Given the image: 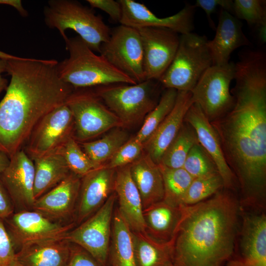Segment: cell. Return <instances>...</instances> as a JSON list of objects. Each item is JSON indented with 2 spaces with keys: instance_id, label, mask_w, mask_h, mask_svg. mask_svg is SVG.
Listing matches in <instances>:
<instances>
[{
  "instance_id": "obj_1",
  "label": "cell",
  "mask_w": 266,
  "mask_h": 266,
  "mask_svg": "<svg viewBox=\"0 0 266 266\" xmlns=\"http://www.w3.org/2000/svg\"><path fill=\"white\" fill-rule=\"evenodd\" d=\"M232 108L210 122L240 190V204L265 207L266 65L246 60L235 65Z\"/></svg>"
},
{
  "instance_id": "obj_2",
  "label": "cell",
  "mask_w": 266,
  "mask_h": 266,
  "mask_svg": "<svg viewBox=\"0 0 266 266\" xmlns=\"http://www.w3.org/2000/svg\"><path fill=\"white\" fill-rule=\"evenodd\" d=\"M55 60H7L11 76L0 101V152L9 158L23 148L39 121L65 104L74 90L60 77Z\"/></svg>"
},
{
  "instance_id": "obj_3",
  "label": "cell",
  "mask_w": 266,
  "mask_h": 266,
  "mask_svg": "<svg viewBox=\"0 0 266 266\" xmlns=\"http://www.w3.org/2000/svg\"><path fill=\"white\" fill-rule=\"evenodd\" d=\"M184 205L174 240L175 266H225L234 251L240 204L229 190Z\"/></svg>"
},
{
  "instance_id": "obj_4",
  "label": "cell",
  "mask_w": 266,
  "mask_h": 266,
  "mask_svg": "<svg viewBox=\"0 0 266 266\" xmlns=\"http://www.w3.org/2000/svg\"><path fill=\"white\" fill-rule=\"evenodd\" d=\"M69 57L58 63L60 78L75 89L115 83L137 84L97 55L79 37L64 39Z\"/></svg>"
},
{
  "instance_id": "obj_5",
  "label": "cell",
  "mask_w": 266,
  "mask_h": 266,
  "mask_svg": "<svg viewBox=\"0 0 266 266\" xmlns=\"http://www.w3.org/2000/svg\"><path fill=\"white\" fill-rule=\"evenodd\" d=\"M44 22L57 29L64 39L67 29L74 31L94 52L100 53L111 30L102 19L90 8L73 0H50L43 10Z\"/></svg>"
},
{
  "instance_id": "obj_6",
  "label": "cell",
  "mask_w": 266,
  "mask_h": 266,
  "mask_svg": "<svg viewBox=\"0 0 266 266\" xmlns=\"http://www.w3.org/2000/svg\"><path fill=\"white\" fill-rule=\"evenodd\" d=\"M205 35L192 32L181 34L170 65L158 80L165 89L191 92L213 65Z\"/></svg>"
},
{
  "instance_id": "obj_7",
  "label": "cell",
  "mask_w": 266,
  "mask_h": 266,
  "mask_svg": "<svg viewBox=\"0 0 266 266\" xmlns=\"http://www.w3.org/2000/svg\"><path fill=\"white\" fill-rule=\"evenodd\" d=\"M161 87L158 80H145L135 84L115 83L96 87L95 93L124 126L142 120L153 110L160 99Z\"/></svg>"
},
{
  "instance_id": "obj_8",
  "label": "cell",
  "mask_w": 266,
  "mask_h": 266,
  "mask_svg": "<svg viewBox=\"0 0 266 266\" xmlns=\"http://www.w3.org/2000/svg\"><path fill=\"white\" fill-rule=\"evenodd\" d=\"M65 103L73 117L72 137L76 141L84 142L111 129L123 126L95 92L74 89Z\"/></svg>"
},
{
  "instance_id": "obj_9",
  "label": "cell",
  "mask_w": 266,
  "mask_h": 266,
  "mask_svg": "<svg viewBox=\"0 0 266 266\" xmlns=\"http://www.w3.org/2000/svg\"><path fill=\"white\" fill-rule=\"evenodd\" d=\"M235 70L232 62L223 66L212 65L191 91L193 103L199 106L210 122L225 114L233 105L230 85Z\"/></svg>"
},
{
  "instance_id": "obj_10",
  "label": "cell",
  "mask_w": 266,
  "mask_h": 266,
  "mask_svg": "<svg viewBox=\"0 0 266 266\" xmlns=\"http://www.w3.org/2000/svg\"><path fill=\"white\" fill-rule=\"evenodd\" d=\"M113 192L94 213L70 231L65 237L88 252L101 266L108 258L114 203Z\"/></svg>"
},
{
  "instance_id": "obj_11",
  "label": "cell",
  "mask_w": 266,
  "mask_h": 266,
  "mask_svg": "<svg viewBox=\"0 0 266 266\" xmlns=\"http://www.w3.org/2000/svg\"><path fill=\"white\" fill-rule=\"evenodd\" d=\"M17 253L27 246L64 238L76 224L54 222L34 210L14 212L3 219Z\"/></svg>"
},
{
  "instance_id": "obj_12",
  "label": "cell",
  "mask_w": 266,
  "mask_h": 266,
  "mask_svg": "<svg viewBox=\"0 0 266 266\" xmlns=\"http://www.w3.org/2000/svg\"><path fill=\"white\" fill-rule=\"evenodd\" d=\"M265 208L241 206L239 226L233 252L225 266H266Z\"/></svg>"
},
{
  "instance_id": "obj_13",
  "label": "cell",
  "mask_w": 266,
  "mask_h": 266,
  "mask_svg": "<svg viewBox=\"0 0 266 266\" xmlns=\"http://www.w3.org/2000/svg\"><path fill=\"white\" fill-rule=\"evenodd\" d=\"M100 54L136 83L146 80L142 44L137 29L121 24L114 28L107 41L101 44Z\"/></svg>"
},
{
  "instance_id": "obj_14",
  "label": "cell",
  "mask_w": 266,
  "mask_h": 266,
  "mask_svg": "<svg viewBox=\"0 0 266 266\" xmlns=\"http://www.w3.org/2000/svg\"><path fill=\"white\" fill-rule=\"evenodd\" d=\"M74 120L66 103L44 116L37 124L24 149L33 159L62 148L73 136Z\"/></svg>"
},
{
  "instance_id": "obj_15",
  "label": "cell",
  "mask_w": 266,
  "mask_h": 266,
  "mask_svg": "<svg viewBox=\"0 0 266 266\" xmlns=\"http://www.w3.org/2000/svg\"><path fill=\"white\" fill-rule=\"evenodd\" d=\"M137 30L142 44L145 79L158 80L176 54L180 35L175 32L164 28Z\"/></svg>"
},
{
  "instance_id": "obj_16",
  "label": "cell",
  "mask_w": 266,
  "mask_h": 266,
  "mask_svg": "<svg viewBox=\"0 0 266 266\" xmlns=\"http://www.w3.org/2000/svg\"><path fill=\"white\" fill-rule=\"evenodd\" d=\"M122 7L121 25L136 29L144 28H164L181 34L192 32L196 7L187 3L176 14L160 18L145 5L133 0H119Z\"/></svg>"
},
{
  "instance_id": "obj_17",
  "label": "cell",
  "mask_w": 266,
  "mask_h": 266,
  "mask_svg": "<svg viewBox=\"0 0 266 266\" xmlns=\"http://www.w3.org/2000/svg\"><path fill=\"white\" fill-rule=\"evenodd\" d=\"M9 159L8 166L0 174V179L11 199L14 212L31 210L35 201L33 162L23 148Z\"/></svg>"
},
{
  "instance_id": "obj_18",
  "label": "cell",
  "mask_w": 266,
  "mask_h": 266,
  "mask_svg": "<svg viewBox=\"0 0 266 266\" xmlns=\"http://www.w3.org/2000/svg\"><path fill=\"white\" fill-rule=\"evenodd\" d=\"M80 177L71 173L66 178L36 199L32 210L54 222L68 224L74 218L81 184Z\"/></svg>"
},
{
  "instance_id": "obj_19",
  "label": "cell",
  "mask_w": 266,
  "mask_h": 266,
  "mask_svg": "<svg viewBox=\"0 0 266 266\" xmlns=\"http://www.w3.org/2000/svg\"><path fill=\"white\" fill-rule=\"evenodd\" d=\"M115 170L103 165L81 178L74 219L76 225L94 213L114 192Z\"/></svg>"
},
{
  "instance_id": "obj_20",
  "label": "cell",
  "mask_w": 266,
  "mask_h": 266,
  "mask_svg": "<svg viewBox=\"0 0 266 266\" xmlns=\"http://www.w3.org/2000/svg\"><path fill=\"white\" fill-rule=\"evenodd\" d=\"M184 121L194 129L199 143L215 164L223 181L224 189L234 190L237 180L226 162L218 136L197 104L193 103L191 105Z\"/></svg>"
},
{
  "instance_id": "obj_21",
  "label": "cell",
  "mask_w": 266,
  "mask_h": 266,
  "mask_svg": "<svg viewBox=\"0 0 266 266\" xmlns=\"http://www.w3.org/2000/svg\"><path fill=\"white\" fill-rule=\"evenodd\" d=\"M193 103L191 92L177 91L174 105L155 132L144 143V149L157 164L178 133L188 109Z\"/></svg>"
},
{
  "instance_id": "obj_22",
  "label": "cell",
  "mask_w": 266,
  "mask_h": 266,
  "mask_svg": "<svg viewBox=\"0 0 266 266\" xmlns=\"http://www.w3.org/2000/svg\"><path fill=\"white\" fill-rule=\"evenodd\" d=\"M215 31L214 38L207 42L213 65L228 64L233 51L240 47L251 45L242 31L239 20L222 9Z\"/></svg>"
},
{
  "instance_id": "obj_23",
  "label": "cell",
  "mask_w": 266,
  "mask_h": 266,
  "mask_svg": "<svg viewBox=\"0 0 266 266\" xmlns=\"http://www.w3.org/2000/svg\"><path fill=\"white\" fill-rule=\"evenodd\" d=\"M114 192L118 212L132 232H146L141 199L130 173V166L115 170Z\"/></svg>"
},
{
  "instance_id": "obj_24",
  "label": "cell",
  "mask_w": 266,
  "mask_h": 266,
  "mask_svg": "<svg viewBox=\"0 0 266 266\" xmlns=\"http://www.w3.org/2000/svg\"><path fill=\"white\" fill-rule=\"evenodd\" d=\"M130 166L131 175L139 193L143 209L163 200L164 187L159 165L145 153Z\"/></svg>"
},
{
  "instance_id": "obj_25",
  "label": "cell",
  "mask_w": 266,
  "mask_h": 266,
  "mask_svg": "<svg viewBox=\"0 0 266 266\" xmlns=\"http://www.w3.org/2000/svg\"><path fill=\"white\" fill-rule=\"evenodd\" d=\"M184 212V205L174 206L163 200L152 204L143 210L146 233L161 242L171 240L175 235Z\"/></svg>"
},
{
  "instance_id": "obj_26",
  "label": "cell",
  "mask_w": 266,
  "mask_h": 266,
  "mask_svg": "<svg viewBox=\"0 0 266 266\" xmlns=\"http://www.w3.org/2000/svg\"><path fill=\"white\" fill-rule=\"evenodd\" d=\"M62 147L31 159L34 166L35 200L57 186L71 173L64 156Z\"/></svg>"
},
{
  "instance_id": "obj_27",
  "label": "cell",
  "mask_w": 266,
  "mask_h": 266,
  "mask_svg": "<svg viewBox=\"0 0 266 266\" xmlns=\"http://www.w3.org/2000/svg\"><path fill=\"white\" fill-rule=\"evenodd\" d=\"M72 244L65 238L33 244L16 253L21 266H66Z\"/></svg>"
},
{
  "instance_id": "obj_28",
  "label": "cell",
  "mask_w": 266,
  "mask_h": 266,
  "mask_svg": "<svg viewBox=\"0 0 266 266\" xmlns=\"http://www.w3.org/2000/svg\"><path fill=\"white\" fill-rule=\"evenodd\" d=\"M136 266H170L173 264L174 240L158 241L146 232L132 231Z\"/></svg>"
},
{
  "instance_id": "obj_29",
  "label": "cell",
  "mask_w": 266,
  "mask_h": 266,
  "mask_svg": "<svg viewBox=\"0 0 266 266\" xmlns=\"http://www.w3.org/2000/svg\"><path fill=\"white\" fill-rule=\"evenodd\" d=\"M108 258L111 266H136L132 231L119 214H113Z\"/></svg>"
},
{
  "instance_id": "obj_30",
  "label": "cell",
  "mask_w": 266,
  "mask_h": 266,
  "mask_svg": "<svg viewBox=\"0 0 266 266\" xmlns=\"http://www.w3.org/2000/svg\"><path fill=\"white\" fill-rule=\"evenodd\" d=\"M120 128H114L98 140L81 143L83 151L97 166L104 165L130 139L128 133Z\"/></svg>"
},
{
  "instance_id": "obj_31",
  "label": "cell",
  "mask_w": 266,
  "mask_h": 266,
  "mask_svg": "<svg viewBox=\"0 0 266 266\" xmlns=\"http://www.w3.org/2000/svg\"><path fill=\"white\" fill-rule=\"evenodd\" d=\"M198 143L194 129L184 121L178 133L164 152L159 164L171 168L183 167L190 150Z\"/></svg>"
},
{
  "instance_id": "obj_32",
  "label": "cell",
  "mask_w": 266,
  "mask_h": 266,
  "mask_svg": "<svg viewBox=\"0 0 266 266\" xmlns=\"http://www.w3.org/2000/svg\"><path fill=\"white\" fill-rule=\"evenodd\" d=\"M159 165L164 182L163 200L172 206L182 205L183 198L194 178L183 167L171 168Z\"/></svg>"
},
{
  "instance_id": "obj_33",
  "label": "cell",
  "mask_w": 266,
  "mask_h": 266,
  "mask_svg": "<svg viewBox=\"0 0 266 266\" xmlns=\"http://www.w3.org/2000/svg\"><path fill=\"white\" fill-rule=\"evenodd\" d=\"M177 95V90L166 89L156 106L145 117L142 127L134 136L137 140L144 144L149 139L173 108Z\"/></svg>"
},
{
  "instance_id": "obj_34",
  "label": "cell",
  "mask_w": 266,
  "mask_h": 266,
  "mask_svg": "<svg viewBox=\"0 0 266 266\" xmlns=\"http://www.w3.org/2000/svg\"><path fill=\"white\" fill-rule=\"evenodd\" d=\"M223 188V181L218 173L195 178L186 193L182 205H191L201 202Z\"/></svg>"
},
{
  "instance_id": "obj_35",
  "label": "cell",
  "mask_w": 266,
  "mask_h": 266,
  "mask_svg": "<svg viewBox=\"0 0 266 266\" xmlns=\"http://www.w3.org/2000/svg\"><path fill=\"white\" fill-rule=\"evenodd\" d=\"M62 151L70 171L80 177L101 166L91 161L73 137L64 145Z\"/></svg>"
},
{
  "instance_id": "obj_36",
  "label": "cell",
  "mask_w": 266,
  "mask_h": 266,
  "mask_svg": "<svg viewBox=\"0 0 266 266\" xmlns=\"http://www.w3.org/2000/svg\"><path fill=\"white\" fill-rule=\"evenodd\" d=\"M183 168L194 178L218 173L213 161L199 143L190 150Z\"/></svg>"
},
{
  "instance_id": "obj_37",
  "label": "cell",
  "mask_w": 266,
  "mask_h": 266,
  "mask_svg": "<svg viewBox=\"0 0 266 266\" xmlns=\"http://www.w3.org/2000/svg\"><path fill=\"white\" fill-rule=\"evenodd\" d=\"M266 1L264 0H235L233 16L245 20L255 29L266 25Z\"/></svg>"
},
{
  "instance_id": "obj_38",
  "label": "cell",
  "mask_w": 266,
  "mask_h": 266,
  "mask_svg": "<svg viewBox=\"0 0 266 266\" xmlns=\"http://www.w3.org/2000/svg\"><path fill=\"white\" fill-rule=\"evenodd\" d=\"M144 144L137 140L134 136L130 138L112 157L105 165L112 169L129 165L143 154Z\"/></svg>"
},
{
  "instance_id": "obj_39",
  "label": "cell",
  "mask_w": 266,
  "mask_h": 266,
  "mask_svg": "<svg viewBox=\"0 0 266 266\" xmlns=\"http://www.w3.org/2000/svg\"><path fill=\"white\" fill-rule=\"evenodd\" d=\"M16 254L3 220L0 218V266H11L16 261Z\"/></svg>"
},
{
  "instance_id": "obj_40",
  "label": "cell",
  "mask_w": 266,
  "mask_h": 266,
  "mask_svg": "<svg viewBox=\"0 0 266 266\" xmlns=\"http://www.w3.org/2000/svg\"><path fill=\"white\" fill-rule=\"evenodd\" d=\"M194 5L205 12L209 25L213 30H215L216 26L211 15L218 6L233 15V1L231 0H197Z\"/></svg>"
},
{
  "instance_id": "obj_41",
  "label": "cell",
  "mask_w": 266,
  "mask_h": 266,
  "mask_svg": "<svg viewBox=\"0 0 266 266\" xmlns=\"http://www.w3.org/2000/svg\"><path fill=\"white\" fill-rule=\"evenodd\" d=\"M66 266H101L84 249L72 244L70 257Z\"/></svg>"
},
{
  "instance_id": "obj_42",
  "label": "cell",
  "mask_w": 266,
  "mask_h": 266,
  "mask_svg": "<svg viewBox=\"0 0 266 266\" xmlns=\"http://www.w3.org/2000/svg\"><path fill=\"white\" fill-rule=\"evenodd\" d=\"M86 1L92 8L100 9L107 13L112 20L120 23L122 10L119 0H87Z\"/></svg>"
},
{
  "instance_id": "obj_43",
  "label": "cell",
  "mask_w": 266,
  "mask_h": 266,
  "mask_svg": "<svg viewBox=\"0 0 266 266\" xmlns=\"http://www.w3.org/2000/svg\"><path fill=\"white\" fill-rule=\"evenodd\" d=\"M14 212L11 199L0 179V218L4 219Z\"/></svg>"
},
{
  "instance_id": "obj_44",
  "label": "cell",
  "mask_w": 266,
  "mask_h": 266,
  "mask_svg": "<svg viewBox=\"0 0 266 266\" xmlns=\"http://www.w3.org/2000/svg\"><path fill=\"white\" fill-rule=\"evenodd\" d=\"M0 4H5L12 6L23 17L28 15V12L23 7L20 0H0Z\"/></svg>"
},
{
  "instance_id": "obj_45",
  "label": "cell",
  "mask_w": 266,
  "mask_h": 266,
  "mask_svg": "<svg viewBox=\"0 0 266 266\" xmlns=\"http://www.w3.org/2000/svg\"><path fill=\"white\" fill-rule=\"evenodd\" d=\"M7 60L0 59V93L7 87V80L3 78L1 74L6 72Z\"/></svg>"
},
{
  "instance_id": "obj_46",
  "label": "cell",
  "mask_w": 266,
  "mask_h": 266,
  "mask_svg": "<svg viewBox=\"0 0 266 266\" xmlns=\"http://www.w3.org/2000/svg\"><path fill=\"white\" fill-rule=\"evenodd\" d=\"M259 41L264 44L266 41V25H263L256 28Z\"/></svg>"
},
{
  "instance_id": "obj_47",
  "label": "cell",
  "mask_w": 266,
  "mask_h": 266,
  "mask_svg": "<svg viewBox=\"0 0 266 266\" xmlns=\"http://www.w3.org/2000/svg\"><path fill=\"white\" fill-rule=\"evenodd\" d=\"M9 161V158L5 154L0 152V174L8 166Z\"/></svg>"
},
{
  "instance_id": "obj_48",
  "label": "cell",
  "mask_w": 266,
  "mask_h": 266,
  "mask_svg": "<svg viewBox=\"0 0 266 266\" xmlns=\"http://www.w3.org/2000/svg\"><path fill=\"white\" fill-rule=\"evenodd\" d=\"M20 58L19 57L15 56L5 52L0 51V59L4 60L17 59Z\"/></svg>"
},
{
  "instance_id": "obj_49",
  "label": "cell",
  "mask_w": 266,
  "mask_h": 266,
  "mask_svg": "<svg viewBox=\"0 0 266 266\" xmlns=\"http://www.w3.org/2000/svg\"><path fill=\"white\" fill-rule=\"evenodd\" d=\"M11 266H21L16 261Z\"/></svg>"
},
{
  "instance_id": "obj_50",
  "label": "cell",
  "mask_w": 266,
  "mask_h": 266,
  "mask_svg": "<svg viewBox=\"0 0 266 266\" xmlns=\"http://www.w3.org/2000/svg\"><path fill=\"white\" fill-rule=\"evenodd\" d=\"M170 266H175L173 264V265H172Z\"/></svg>"
}]
</instances>
